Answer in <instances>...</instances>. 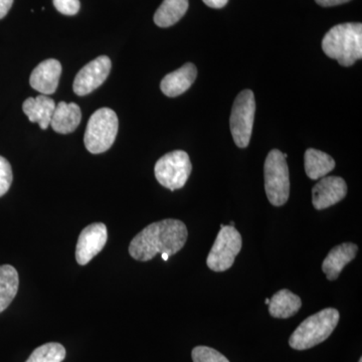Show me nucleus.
I'll return each instance as SVG.
<instances>
[{
  "mask_svg": "<svg viewBox=\"0 0 362 362\" xmlns=\"http://www.w3.org/2000/svg\"><path fill=\"white\" fill-rule=\"evenodd\" d=\"M187 228L181 221L168 218L143 228L131 240L129 254L140 262L150 261L157 254L173 256L185 247Z\"/></svg>",
  "mask_w": 362,
  "mask_h": 362,
  "instance_id": "nucleus-1",
  "label": "nucleus"
},
{
  "mask_svg": "<svg viewBox=\"0 0 362 362\" xmlns=\"http://www.w3.org/2000/svg\"><path fill=\"white\" fill-rule=\"evenodd\" d=\"M326 56L340 66H350L362 58V25L346 23L333 26L322 40Z\"/></svg>",
  "mask_w": 362,
  "mask_h": 362,
  "instance_id": "nucleus-2",
  "label": "nucleus"
},
{
  "mask_svg": "<svg viewBox=\"0 0 362 362\" xmlns=\"http://www.w3.org/2000/svg\"><path fill=\"white\" fill-rule=\"evenodd\" d=\"M339 319V312L334 308L323 309L308 317L292 333L290 346L293 349L306 350L320 344L332 334Z\"/></svg>",
  "mask_w": 362,
  "mask_h": 362,
  "instance_id": "nucleus-3",
  "label": "nucleus"
},
{
  "mask_svg": "<svg viewBox=\"0 0 362 362\" xmlns=\"http://www.w3.org/2000/svg\"><path fill=\"white\" fill-rule=\"evenodd\" d=\"M119 121L110 108L99 109L90 117L86 128V148L92 154H100L111 148L118 133Z\"/></svg>",
  "mask_w": 362,
  "mask_h": 362,
  "instance_id": "nucleus-4",
  "label": "nucleus"
},
{
  "mask_svg": "<svg viewBox=\"0 0 362 362\" xmlns=\"http://www.w3.org/2000/svg\"><path fill=\"white\" fill-rule=\"evenodd\" d=\"M264 176L266 194L270 204L275 206H284L290 195L289 169L280 150L269 152L264 165Z\"/></svg>",
  "mask_w": 362,
  "mask_h": 362,
  "instance_id": "nucleus-5",
  "label": "nucleus"
},
{
  "mask_svg": "<svg viewBox=\"0 0 362 362\" xmlns=\"http://www.w3.org/2000/svg\"><path fill=\"white\" fill-rule=\"evenodd\" d=\"M192 170L189 156L182 150H175L162 156L154 168L157 181L171 192L185 187Z\"/></svg>",
  "mask_w": 362,
  "mask_h": 362,
  "instance_id": "nucleus-6",
  "label": "nucleus"
},
{
  "mask_svg": "<svg viewBox=\"0 0 362 362\" xmlns=\"http://www.w3.org/2000/svg\"><path fill=\"white\" fill-rule=\"evenodd\" d=\"M256 102L251 90H244L233 102L230 115V132L233 141L240 148H246L251 141Z\"/></svg>",
  "mask_w": 362,
  "mask_h": 362,
  "instance_id": "nucleus-7",
  "label": "nucleus"
},
{
  "mask_svg": "<svg viewBox=\"0 0 362 362\" xmlns=\"http://www.w3.org/2000/svg\"><path fill=\"white\" fill-rule=\"evenodd\" d=\"M243 239L232 226L221 228L218 237L206 259V265L214 272H225L232 268L235 257L242 250Z\"/></svg>",
  "mask_w": 362,
  "mask_h": 362,
  "instance_id": "nucleus-8",
  "label": "nucleus"
},
{
  "mask_svg": "<svg viewBox=\"0 0 362 362\" xmlns=\"http://www.w3.org/2000/svg\"><path fill=\"white\" fill-rule=\"evenodd\" d=\"M112 69L111 59L101 56L87 64L74 80V93L78 96H86L99 88L108 78Z\"/></svg>",
  "mask_w": 362,
  "mask_h": 362,
  "instance_id": "nucleus-9",
  "label": "nucleus"
},
{
  "mask_svg": "<svg viewBox=\"0 0 362 362\" xmlns=\"http://www.w3.org/2000/svg\"><path fill=\"white\" fill-rule=\"evenodd\" d=\"M107 240L108 232L104 223H95L86 226L80 233L76 247V259L78 265H87L103 250Z\"/></svg>",
  "mask_w": 362,
  "mask_h": 362,
  "instance_id": "nucleus-10",
  "label": "nucleus"
},
{
  "mask_svg": "<svg viewBox=\"0 0 362 362\" xmlns=\"http://www.w3.org/2000/svg\"><path fill=\"white\" fill-rule=\"evenodd\" d=\"M347 194V185L339 176H324L312 188V204L318 211L341 202Z\"/></svg>",
  "mask_w": 362,
  "mask_h": 362,
  "instance_id": "nucleus-11",
  "label": "nucleus"
},
{
  "mask_svg": "<svg viewBox=\"0 0 362 362\" xmlns=\"http://www.w3.org/2000/svg\"><path fill=\"white\" fill-rule=\"evenodd\" d=\"M62 65L54 59H45L33 71L30 84L42 95H52L58 89Z\"/></svg>",
  "mask_w": 362,
  "mask_h": 362,
  "instance_id": "nucleus-12",
  "label": "nucleus"
},
{
  "mask_svg": "<svg viewBox=\"0 0 362 362\" xmlns=\"http://www.w3.org/2000/svg\"><path fill=\"white\" fill-rule=\"evenodd\" d=\"M357 252L358 247L354 243H344L333 247L322 264V270L328 280H337L345 266L356 258Z\"/></svg>",
  "mask_w": 362,
  "mask_h": 362,
  "instance_id": "nucleus-13",
  "label": "nucleus"
},
{
  "mask_svg": "<svg viewBox=\"0 0 362 362\" xmlns=\"http://www.w3.org/2000/svg\"><path fill=\"white\" fill-rule=\"evenodd\" d=\"M197 66L192 63L185 64L180 69L168 74L161 81L160 89L165 96L175 98L187 92L197 78Z\"/></svg>",
  "mask_w": 362,
  "mask_h": 362,
  "instance_id": "nucleus-14",
  "label": "nucleus"
},
{
  "mask_svg": "<svg viewBox=\"0 0 362 362\" xmlns=\"http://www.w3.org/2000/svg\"><path fill=\"white\" fill-rule=\"evenodd\" d=\"M82 120V112L75 103L59 102L52 114L51 126L59 134H70L77 129Z\"/></svg>",
  "mask_w": 362,
  "mask_h": 362,
  "instance_id": "nucleus-15",
  "label": "nucleus"
},
{
  "mask_svg": "<svg viewBox=\"0 0 362 362\" xmlns=\"http://www.w3.org/2000/svg\"><path fill=\"white\" fill-rule=\"evenodd\" d=\"M56 103L51 98L40 95L37 98H28L23 105V110L30 122L39 123L42 130L51 125L52 114L56 109Z\"/></svg>",
  "mask_w": 362,
  "mask_h": 362,
  "instance_id": "nucleus-16",
  "label": "nucleus"
},
{
  "mask_svg": "<svg viewBox=\"0 0 362 362\" xmlns=\"http://www.w3.org/2000/svg\"><path fill=\"white\" fill-rule=\"evenodd\" d=\"M269 312L274 318L287 319L294 316L302 307L301 298L288 289L280 290L271 298Z\"/></svg>",
  "mask_w": 362,
  "mask_h": 362,
  "instance_id": "nucleus-17",
  "label": "nucleus"
},
{
  "mask_svg": "<svg viewBox=\"0 0 362 362\" xmlns=\"http://www.w3.org/2000/svg\"><path fill=\"white\" fill-rule=\"evenodd\" d=\"M306 175L310 180H318L331 173L335 168V161L320 150L309 148L304 156Z\"/></svg>",
  "mask_w": 362,
  "mask_h": 362,
  "instance_id": "nucleus-18",
  "label": "nucleus"
},
{
  "mask_svg": "<svg viewBox=\"0 0 362 362\" xmlns=\"http://www.w3.org/2000/svg\"><path fill=\"white\" fill-rule=\"evenodd\" d=\"M20 278L14 267L0 266V313L13 301L18 291Z\"/></svg>",
  "mask_w": 362,
  "mask_h": 362,
  "instance_id": "nucleus-19",
  "label": "nucleus"
},
{
  "mask_svg": "<svg viewBox=\"0 0 362 362\" xmlns=\"http://www.w3.org/2000/svg\"><path fill=\"white\" fill-rule=\"evenodd\" d=\"M188 0H164L154 14V23L159 28L175 25L187 13Z\"/></svg>",
  "mask_w": 362,
  "mask_h": 362,
  "instance_id": "nucleus-20",
  "label": "nucleus"
},
{
  "mask_svg": "<svg viewBox=\"0 0 362 362\" xmlns=\"http://www.w3.org/2000/svg\"><path fill=\"white\" fill-rule=\"evenodd\" d=\"M66 349L57 342H49L33 350L25 362H62L65 359Z\"/></svg>",
  "mask_w": 362,
  "mask_h": 362,
  "instance_id": "nucleus-21",
  "label": "nucleus"
},
{
  "mask_svg": "<svg viewBox=\"0 0 362 362\" xmlns=\"http://www.w3.org/2000/svg\"><path fill=\"white\" fill-rule=\"evenodd\" d=\"M194 362H230L228 358L218 350L207 346H197L192 349Z\"/></svg>",
  "mask_w": 362,
  "mask_h": 362,
  "instance_id": "nucleus-22",
  "label": "nucleus"
},
{
  "mask_svg": "<svg viewBox=\"0 0 362 362\" xmlns=\"http://www.w3.org/2000/svg\"><path fill=\"white\" fill-rule=\"evenodd\" d=\"M13 183V169L4 157L0 156V197L8 192Z\"/></svg>",
  "mask_w": 362,
  "mask_h": 362,
  "instance_id": "nucleus-23",
  "label": "nucleus"
},
{
  "mask_svg": "<svg viewBox=\"0 0 362 362\" xmlns=\"http://www.w3.org/2000/svg\"><path fill=\"white\" fill-rule=\"evenodd\" d=\"M52 2L57 11L65 16H75L80 11L78 0H52Z\"/></svg>",
  "mask_w": 362,
  "mask_h": 362,
  "instance_id": "nucleus-24",
  "label": "nucleus"
},
{
  "mask_svg": "<svg viewBox=\"0 0 362 362\" xmlns=\"http://www.w3.org/2000/svg\"><path fill=\"white\" fill-rule=\"evenodd\" d=\"M13 0H0V20L8 13L11 6H13Z\"/></svg>",
  "mask_w": 362,
  "mask_h": 362,
  "instance_id": "nucleus-25",
  "label": "nucleus"
},
{
  "mask_svg": "<svg viewBox=\"0 0 362 362\" xmlns=\"http://www.w3.org/2000/svg\"><path fill=\"white\" fill-rule=\"evenodd\" d=\"M317 4L319 6L324 7H330V6H340V4H346V2H349L350 0H315Z\"/></svg>",
  "mask_w": 362,
  "mask_h": 362,
  "instance_id": "nucleus-26",
  "label": "nucleus"
},
{
  "mask_svg": "<svg viewBox=\"0 0 362 362\" xmlns=\"http://www.w3.org/2000/svg\"><path fill=\"white\" fill-rule=\"evenodd\" d=\"M207 6L211 8H223L228 4V0H202Z\"/></svg>",
  "mask_w": 362,
  "mask_h": 362,
  "instance_id": "nucleus-27",
  "label": "nucleus"
},
{
  "mask_svg": "<svg viewBox=\"0 0 362 362\" xmlns=\"http://www.w3.org/2000/svg\"><path fill=\"white\" fill-rule=\"evenodd\" d=\"M161 258L163 261H168L169 256L168 254H161Z\"/></svg>",
  "mask_w": 362,
  "mask_h": 362,
  "instance_id": "nucleus-28",
  "label": "nucleus"
},
{
  "mask_svg": "<svg viewBox=\"0 0 362 362\" xmlns=\"http://www.w3.org/2000/svg\"><path fill=\"white\" fill-rule=\"evenodd\" d=\"M265 303H266V304H269V303H270V299H266V300H265Z\"/></svg>",
  "mask_w": 362,
  "mask_h": 362,
  "instance_id": "nucleus-29",
  "label": "nucleus"
},
{
  "mask_svg": "<svg viewBox=\"0 0 362 362\" xmlns=\"http://www.w3.org/2000/svg\"><path fill=\"white\" fill-rule=\"evenodd\" d=\"M230 226H235V223H233V221H232V223H230Z\"/></svg>",
  "mask_w": 362,
  "mask_h": 362,
  "instance_id": "nucleus-30",
  "label": "nucleus"
},
{
  "mask_svg": "<svg viewBox=\"0 0 362 362\" xmlns=\"http://www.w3.org/2000/svg\"><path fill=\"white\" fill-rule=\"evenodd\" d=\"M358 362H362V358H359V361Z\"/></svg>",
  "mask_w": 362,
  "mask_h": 362,
  "instance_id": "nucleus-31",
  "label": "nucleus"
}]
</instances>
